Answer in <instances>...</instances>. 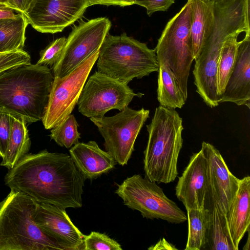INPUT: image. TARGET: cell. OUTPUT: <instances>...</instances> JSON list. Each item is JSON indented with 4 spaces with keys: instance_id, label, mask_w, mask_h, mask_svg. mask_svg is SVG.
I'll use <instances>...</instances> for the list:
<instances>
[{
    "instance_id": "cell-33",
    "label": "cell",
    "mask_w": 250,
    "mask_h": 250,
    "mask_svg": "<svg viewBox=\"0 0 250 250\" xmlns=\"http://www.w3.org/2000/svg\"><path fill=\"white\" fill-rule=\"evenodd\" d=\"M89 6L93 5L125 7L135 4V0H87Z\"/></svg>"
},
{
    "instance_id": "cell-4",
    "label": "cell",
    "mask_w": 250,
    "mask_h": 250,
    "mask_svg": "<svg viewBox=\"0 0 250 250\" xmlns=\"http://www.w3.org/2000/svg\"><path fill=\"white\" fill-rule=\"evenodd\" d=\"M148 138L144 151L146 178L168 184L178 175L177 163L183 146V120L175 109L159 105L146 125Z\"/></svg>"
},
{
    "instance_id": "cell-31",
    "label": "cell",
    "mask_w": 250,
    "mask_h": 250,
    "mask_svg": "<svg viewBox=\"0 0 250 250\" xmlns=\"http://www.w3.org/2000/svg\"><path fill=\"white\" fill-rule=\"evenodd\" d=\"M10 114L0 109V157L5 154L11 132Z\"/></svg>"
},
{
    "instance_id": "cell-28",
    "label": "cell",
    "mask_w": 250,
    "mask_h": 250,
    "mask_svg": "<svg viewBox=\"0 0 250 250\" xmlns=\"http://www.w3.org/2000/svg\"><path fill=\"white\" fill-rule=\"evenodd\" d=\"M122 250L121 246L104 233L92 231L84 236L83 250Z\"/></svg>"
},
{
    "instance_id": "cell-7",
    "label": "cell",
    "mask_w": 250,
    "mask_h": 250,
    "mask_svg": "<svg viewBox=\"0 0 250 250\" xmlns=\"http://www.w3.org/2000/svg\"><path fill=\"white\" fill-rule=\"evenodd\" d=\"M191 20V0H188L168 21L155 48L159 64L165 63L172 70L187 100L188 79L194 60Z\"/></svg>"
},
{
    "instance_id": "cell-34",
    "label": "cell",
    "mask_w": 250,
    "mask_h": 250,
    "mask_svg": "<svg viewBox=\"0 0 250 250\" xmlns=\"http://www.w3.org/2000/svg\"><path fill=\"white\" fill-rule=\"evenodd\" d=\"M32 0H8V5L16 11L23 13Z\"/></svg>"
},
{
    "instance_id": "cell-30",
    "label": "cell",
    "mask_w": 250,
    "mask_h": 250,
    "mask_svg": "<svg viewBox=\"0 0 250 250\" xmlns=\"http://www.w3.org/2000/svg\"><path fill=\"white\" fill-rule=\"evenodd\" d=\"M31 63V57L23 50L0 53V72L9 68Z\"/></svg>"
},
{
    "instance_id": "cell-2",
    "label": "cell",
    "mask_w": 250,
    "mask_h": 250,
    "mask_svg": "<svg viewBox=\"0 0 250 250\" xmlns=\"http://www.w3.org/2000/svg\"><path fill=\"white\" fill-rule=\"evenodd\" d=\"M214 23L193 70L196 91L211 108L219 105L217 67L222 47L228 39L250 33V6L246 0H214Z\"/></svg>"
},
{
    "instance_id": "cell-22",
    "label": "cell",
    "mask_w": 250,
    "mask_h": 250,
    "mask_svg": "<svg viewBox=\"0 0 250 250\" xmlns=\"http://www.w3.org/2000/svg\"><path fill=\"white\" fill-rule=\"evenodd\" d=\"M157 100L160 105L169 108H181L187 99L172 70L165 63H159Z\"/></svg>"
},
{
    "instance_id": "cell-11",
    "label": "cell",
    "mask_w": 250,
    "mask_h": 250,
    "mask_svg": "<svg viewBox=\"0 0 250 250\" xmlns=\"http://www.w3.org/2000/svg\"><path fill=\"white\" fill-rule=\"evenodd\" d=\"M99 53V50L66 76L54 77L42 119L45 129H51L71 114Z\"/></svg>"
},
{
    "instance_id": "cell-27",
    "label": "cell",
    "mask_w": 250,
    "mask_h": 250,
    "mask_svg": "<svg viewBox=\"0 0 250 250\" xmlns=\"http://www.w3.org/2000/svg\"><path fill=\"white\" fill-rule=\"evenodd\" d=\"M79 126L74 115L70 114L51 129L49 136L59 146L69 148L79 143L81 138L78 129Z\"/></svg>"
},
{
    "instance_id": "cell-23",
    "label": "cell",
    "mask_w": 250,
    "mask_h": 250,
    "mask_svg": "<svg viewBox=\"0 0 250 250\" xmlns=\"http://www.w3.org/2000/svg\"><path fill=\"white\" fill-rule=\"evenodd\" d=\"M28 24L22 13L13 18L0 20V53L23 50Z\"/></svg>"
},
{
    "instance_id": "cell-8",
    "label": "cell",
    "mask_w": 250,
    "mask_h": 250,
    "mask_svg": "<svg viewBox=\"0 0 250 250\" xmlns=\"http://www.w3.org/2000/svg\"><path fill=\"white\" fill-rule=\"evenodd\" d=\"M115 193L124 204L140 212L144 218L179 224L187 220L185 213L169 199L156 182L135 174L117 185Z\"/></svg>"
},
{
    "instance_id": "cell-14",
    "label": "cell",
    "mask_w": 250,
    "mask_h": 250,
    "mask_svg": "<svg viewBox=\"0 0 250 250\" xmlns=\"http://www.w3.org/2000/svg\"><path fill=\"white\" fill-rule=\"evenodd\" d=\"M201 149L208 162L207 192L210 193L212 201L224 216L234 200L240 179L231 173L219 151L212 145L203 142Z\"/></svg>"
},
{
    "instance_id": "cell-17",
    "label": "cell",
    "mask_w": 250,
    "mask_h": 250,
    "mask_svg": "<svg viewBox=\"0 0 250 250\" xmlns=\"http://www.w3.org/2000/svg\"><path fill=\"white\" fill-rule=\"evenodd\" d=\"M225 102L250 108V33L238 42L235 62L220 104Z\"/></svg>"
},
{
    "instance_id": "cell-5",
    "label": "cell",
    "mask_w": 250,
    "mask_h": 250,
    "mask_svg": "<svg viewBox=\"0 0 250 250\" xmlns=\"http://www.w3.org/2000/svg\"><path fill=\"white\" fill-rule=\"evenodd\" d=\"M38 204L13 189L0 202V250H63L34 222Z\"/></svg>"
},
{
    "instance_id": "cell-32",
    "label": "cell",
    "mask_w": 250,
    "mask_h": 250,
    "mask_svg": "<svg viewBox=\"0 0 250 250\" xmlns=\"http://www.w3.org/2000/svg\"><path fill=\"white\" fill-rule=\"evenodd\" d=\"M175 0H135V4L145 7L148 16L158 11H166Z\"/></svg>"
},
{
    "instance_id": "cell-24",
    "label": "cell",
    "mask_w": 250,
    "mask_h": 250,
    "mask_svg": "<svg viewBox=\"0 0 250 250\" xmlns=\"http://www.w3.org/2000/svg\"><path fill=\"white\" fill-rule=\"evenodd\" d=\"M188 236L185 250H200L206 248L207 232L209 221V210L187 209Z\"/></svg>"
},
{
    "instance_id": "cell-1",
    "label": "cell",
    "mask_w": 250,
    "mask_h": 250,
    "mask_svg": "<svg viewBox=\"0 0 250 250\" xmlns=\"http://www.w3.org/2000/svg\"><path fill=\"white\" fill-rule=\"evenodd\" d=\"M10 189L21 191L39 204L80 208L85 179L70 155L43 150L27 154L4 178Z\"/></svg>"
},
{
    "instance_id": "cell-18",
    "label": "cell",
    "mask_w": 250,
    "mask_h": 250,
    "mask_svg": "<svg viewBox=\"0 0 250 250\" xmlns=\"http://www.w3.org/2000/svg\"><path fill=\"white\" fill-rule=\"evenodd\" d=\"M226 233L235 250L250 224V177L240 179L239 186L229 208L223 216Z\"/></svg>"
},
{
    "instance_id": "cell-15",
    "label": "cell",
    "mask_w": 250,
    "mask_h": 250,
    "mask_svg": "<svg viewBox=\"0 0 250 250\" xmlns=\"http://www.w3.org/2000/svg\"><path fill=\"white\" fill-rule=\"evenodd\" d=\"M34 221L63 250H83L85 235L74 225L65 209L49 204H38Z\"/></svg>"
},
{
    "instance_id": "cell-36",
    "label": "cell",
    "mask_w": 250,
    "mask_h": 250,
    "mask_svg": "<svg viewBox=\"0 0 250 250\" xmlns=\"http://www.w3.org/2000/svg\"><path fill=\"white\" fill-rule=\"evenodd\" d=\"M162 245L158 242L155 245L153 246L148 248L149 250H158L160 249L161 247L162 249H168V250H177V249L174 247V246L172 245L171 244L168 243L164 238L162 240H160Z\"/></svg>"
},
{
    "instance_id": "cell-29",
    "label": "cell",
    "mask_w": 250,
    "mask_h": 250,
    "mask_svg": "<svg viewBox=\"0 0 250 250\" xmlns=\"http://www.w3.org/2000/svg\"><path fill=\"white\" fill-rule=\"evenodd\" d=\"M66 42L64 37L51 42L40 53V58L37 64L52 67L59 60Z\"/></svg>"
},
{
    "instance_id": "cell-9",
    "label": "cell",
    "mask_w": 250,
    "mask_h": 250,
    "mask_svg": "<svg viewBox=\"0 0 250 250\" xmlns=\"http://www.w3.org/2000/svg\"><path fill=\"white\" fill-rule=\"evenodd\" d=\"M149 110L127 107L111 117L90 118L104 139L105 150L121 166L126 165L135 141L149 117Z\"/></svg>"
},
{
    "instance_id": "cell-25",
    "label": "cell",
    "mask_w": 250,
    "mask_h": 250,
    "mask_svg": "<svg viewBox=\"0 0 250 250\" xmlns=\"http://www.w3.org/2000/svg\"><path fill=\"white\" fill-rule=\"evenodd\" d=\"M209 210V221L207 232L206 248L212 250H235L228 236L224 227V222L216 205L212 201ZM205 248V249H206Z\"/></svg>"
},
{
    "instance_id": "cell-6",
    "label": "cell",
    "mask_w": 250,
    "mask_h": 250,
    "mask_svg": "<svg viewBox=\"0 0 250 250\" xmlns=\"http://www.w3.org/2000/svg\"><path fill=\"white\" fill-rule=\"evenodd\" d=\"M97 67L98 72L127 84L134 78L158 72L159 62L155 49L125 33H108L100 48Z\"/></svg>"
},
{
    "instance_id": "cell-35",
    "label": "cell",
    "mask_w": 250,
    "mask_h": 250,
    "mask_svg": "<svg viewBox=\"0 0 250 250\" xmlns=\"http://www.w3.org/2000/svg\"><path fill=\"white\" fill-rule=\"evenodd\" d=\"M19 13L8 5L0 3V20L15 18Z\"/></svg>"
},
{
    "instance_id": "cell-37",
    "label": "cell",
    "mask_w": 250,
    "mask_h": 250,
    "mask_svg": "<svg viewBox=\"0 0 250 250\" xmlns=\"http://www.w3.org/2000/svg\"><path fill=\"white\" fill-rule=\"evenodd\" d=\"M0 3L8 5V0H0Z\"/></svg>"
},
{
    "instance_id": "cell-3",
    "label": "cell",
    "mask_w": 250,
    "mask_h": 250,
    "mask_svg": "<svg viewBox=\"0 0 250 250\" xmlns=\"http://www.w3.org/2000/svg\"><path fill=\"white\" fill-rule=\"evenodd\" d=\"M54 79L48 66H14L0 72V109L22 117L26 123L42 120Z\"/></svg>"
},
{
    "instance_id": "cell-16",
    "label": "cell",
    "mask_w": 250,
    "mask_h": 250,
    "mask_svg": "<svg viewBox=\"0 0 250 250\" xmlns=\"http://www.w3.org/2000/svg\"><path fill=\"white\" fill-rule=\"evenodd\" d=\"M208 188V162L202 149L190 158L178 179L175 194L186 210L205 208Z\"/></svg>"
},
{
    "instance_id": "cell-26",
    "label": "cell",
    "mask_w": 250,
    "mask_h": 250,
    "mask_svg": "<svg viewBox=\"0 0 250 250\" xmlns=\"http://www.w3.org/2000/svg\"><path fill=\"white\" fill-rule=\"evenodd\" d=\"M238 37L234 36L228 39L225 42L221 50L217 67V84L220 98L235 62L239 42Z\"/></svg>"
},
{
    "instance_id": "cell-13",
    "label": "cell",
    "mask_w": 250,
    "mask_h": 250,
    "mask_svg": "<svg viewBox=\"0 0 250 250\" xmlns=\"http://www.w3.org/2000/svg\"><path fill=\"white\" fill-rule=\"evenodd\" d=\"M88 7L87 0H32L23 14L36 31L54 34L80 19Z\"/></svg>"
},
{
    "instance_id": "cell-20",
    "label": "cell",
    "mask_w": 250,
    "mask_h": 250,
    "mask_svg": "<svg viewBox=\"0 0 250 250\" xmlns=\"http://www.w3.org/2000/svg\"><path fill=\"white\" fill-rule=\"evenodd\" d=\"M214 3V0H191L190 32L194 60L212 30Z\"/></svg>"
},
{
    "instance_id": "cell-19",
    "label": "cell",
    "mask_w": 250,
    "mask_h": 250,
    "mask_svg": "<svg viewBox=\"0 0 250 250\" xmlns=\"http://www.w3.org/2000/svg\"><path fill=\"white\" fill-rule=\"evenodd\" d=\"M70 156L84 179L93 180L113 169L115 160L94 141L78 143L69 149Z\"/></svg>"
},
{
    "instance_id": "cell-21",
    "label": "cell",
    "mask_w": 250,
    "mask_h": 250,
    "mask_svg": "<svg viewBox=\"0 0 250 250\" xmlns=\"http://www.w3.org/2000/svg\"><path fill=\"white\" fill-rule=\"evenodd\" d=\"M10 116L11 132L6 152L0 163V166L8 169L12 168L28 154L31 145L25 120L22 117L11 114Z\"/></svg>"
},
{
    "instance_id": "cell-10",
    "label": "cell",
    "mask_w": 250,
    "mask_h": 250,
    "mask_svg": "<svg viewBox=\"0 0 250 250\" xmlns=\"http://www.w3.org/2000/svg\"><path fill=\"white\" fill-rule=\"evenodd\" d=\"M77 102L78 111L88 118H101L113 109L124 110L136 93L127 84L96 71L87 79Z\"/></svg>"
},
{
    "instance_id": "cell-12",
    "label": "cell",
    "mask_w": 250,
    "mask_h": 250,
    "mask_svg": "<svg viewBox=\"0 0 250 250\" xmlns=\"http://www.w3.org/2000/svg\"><path fill=\"white\" fill-rule=\"evenodd\" d=\"M111 26L110 21L100 17L82 21L68 38L62 54L51 69L54 77H63L100 48Z\"/></svg>"
}]
</instances>
